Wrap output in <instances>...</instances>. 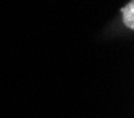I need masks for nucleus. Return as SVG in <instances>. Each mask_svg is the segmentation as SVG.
Segmentation results:
<instances>
[{
	"mask_svg": "<svg viewBox=\"0 0 134 118\" xmlns=\"http://www.w3.org/2000/svg\"><path fill=\"white\" fill-rule=\"evenodd\" d=\"M121 11H123V21H124V24L133 30L134 28V2H130Z\"/></svg>",
	"mask_w": 134,
	"mask_h": 118,
	"instance_id": "f257e3e1",
	"label": "nucleus"
}]
</instances>
